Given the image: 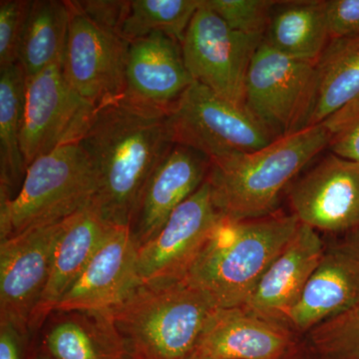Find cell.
<instances>
[{
  "mask_svg": "<svg viewBox=\"0 0 359 359\" xmlns=\"http://www.w3.org/2000/svg\"><path fill=\"white\" fill-rule=\"evenodd\" d=\"M78 144L95 174L92 205L111 226H130L149 177L175 145L168 115L108 103L97 108Z\"/></svg>",
  "mask_w": 359,
  "mask_h": 359,
  "instance_id": "obj_1",
  "label": "cell"
},
{
  "mask_svg": "<svg viewBox=\"0 0 359 359\" xmlns=\"http://www.w3.org/2000/svg\"><path fill=\"white\" fill-rule=\"evenodd\" d=\"M321 124L280 137L252 153L210 161L207 182L212 202L224 218L243 221L278 212L285 189L330 145Z\"/></svg>",
  "mask_w": 359,
  "mask_h": 359,
  "instance_id": "obj_2",
  "label": "cell"
},
{
  "mask_svg": "<svg viewBox=\"0 0 359 359\" xmlns=\"http://www.w3.org/2000/svg\"><path fill=\"white\" fill-rule=\"evenodd\" d=\"M299 224L280 211L243 221L222 217L185 278L217 308H244Z\"/></svg>",
  "mask_w": 359,
  "mask_h": 359,
  "instance_id": "obj_3",
  "label": "cell"
},
{
  "mask_svg": "<svg viewBox=\"0 0 359 359\" xmlns=\"http://www.w3.org/2000/svg\"><path fill=\"white\" fill-rule=\"evenodd\" d=\"M217 309L180 278L141 283L108 311L134 359H187Z\"/></svg>",
  "mask_w": 359,
  "mask_h": 359,
  "instance_id": "obj_4",
  "label": "cell"
},
{
  "mask_svg": "<svg viewBox=\"0 0 359 359\" xmlns=\"http://www.w3.org/2000/svg\"><path fill=\"white\" fill-rule=\"evenodd\" d=\"M96 191L93 168L79 144L42 156L28 166L18 195L0 201V242L72 216L92 204Z\"/></svg>",
  "mask_w": 359,
  "mask_h": 359,
  "instance_id": "obj_5",
  "label": "cell"
},
{
  "mask_svg": "<svg viewBox=\"0 0 359 359\" xmlns=\"http://www.w3.org/2000/svg\"><path fill=\"white\" fill-rule=\"evenodd\" d=\"M168 125L174 144L192 148L210 161L255 152L278 138L247 108L196 81L168 114Z\"/></svg>",
  "mask_w": 359,
  "mask_h": 359,
  "instance_id": "obj_6",
  "label": "cell"
},
{
  "mask_svg": "<svg viewBox=\"0 0 359 359\" xmlns=\"http://www.w3.org/2000/svg\"><path fill=\"white\" fill-rule=\"evenodd\" d=\"M316 65L283 55L264 39L245 80V105L276 137L306 127L313 108Z\"/></svg>",
  "mask_w": 359,
  "mask_h": 359,
  "instance_id": "obj_7",
  "label": "cell"
},
{
  "mask_svg": "<svg viewBox=\"0 0 359 359\" xmlns=\"http://www.w3.org/2000/svg\"><path fill=\"white\" fill-rule=\"evenodd\" d=\"M264 39L231 29L202 0L182 42V53L194 81L224 100L245 107L248 71Z\"/></svg>",
  "mask_w": 359,
  "mask_h": 359,
  "instance_id": "obj_8",
  "label": "cell"
},
{
  "mask_svg": "<svg viewBox=\"0 0 359 359\" xmlns=\"http://www.w3.org/2000/svg\"><path fill=\"white\" fill-rule=\"evenodd\" d=\"M96 110L71 87L62 63L27 78L21 132L26 166L56 149L78 143Z\"/></svg>",
  "mask_w": 359,
  "mask_h": 359,
  "instance_id": "obj_9",
  "label": "cell"
},
{
  "mask_svg": "<svg viewBox=\"0 0 359 359\" xmlns=\"http://www.w3.org/2000/svg\"><path fill=\"white\" fill-rule=\"evenodd\" d=\"M63 71L71 87L96 108L122 98L129 42L85 16L69 0Z\"/></svg>",
  "mask_w": 359,
  "mask_h": 359,
  "instance_id": "obj_10",
  "label": "cell"
},
{
  "mask_svg": "<svg viewBox=\"0 0 359 359\" xmlns=\"http://www.w3.org/2000/svg\"><path fill=\"white\" fill-rule=\"evenodd\" d=\"M63 221L34 226L0 242V321L13 323L28 337L48 283Z\"/></svg>",
  "mask_w": 359,
  "mask_h": 359,
  "instance_id": "obj_11",
  "label": "cell"
},
{
  "mask_svg": "<svg viewBox=\"0 0 359 359\" xmlns=\"http://www.w3.org/2000/svg\"><path fill=\"white\" fill-rule=\"evenodd\" d=\"M222 217L205 180L197 192L172 212L154 237L139 247L141 283L185 278Z\"/></svg>",
  "mask_w": 359,
  "mask_h": 359,
  "instance_id": "obj_12",
  "label": "cell"
},
{
  "mask_svg": "<svg viewBox=\"0 0 359 359\" xmlns=\"http://www.w3.org/2000/svg\"><path fill=\"white\" fill-rule=\"evenodd\" d=\"M292 214L318 231L359 230V164L330 153L289 188Z\"/></svg>",
  "mask_w": 359,
  "mask_h": 359,
  "instance_id": "obj_13",
  "label": "cell"
},
{
  "mask_svg": "<svg viewBox=\"0 0 359 359\" xmlns=\"http://www.w3.org/2000/svg\"><path fill=\"white\" fill-rule=\"evenodd\" d=\"M194 82L181 44L163 33H154L130 42L120 100L168 115Z\"/></svg>",
  "mask_w": 359,
  "mask_h": 359,
  "instance_id": "obj_14",
  "label": "cell"
},
{
  "mask_svg": "<svg viewBox=\"0 0 359 359\" xmlns=\"http://www.w3.org/2000/svg\"><path fill=\"white\" fill-rule=\"evenodd\" d=\"M359 306V230L325 245L318 269L285 325L308 332L318 323Z\"/></svg>",
  "mask_w": 359,
  "mask_h": 359,
  "instance_id": "obj_15",
  "label": "cell"
},
{
  "mask_svg": "<svg viewBox=\"0 0 359 359\" xmlns=\"http://www.w3.org/2000/svg\"><path fill=\"white\" fill-rule=\"evenodd\" d=\"M138 250L130 226H112L54 311H107L121 302L141 283Z\"/></svg>",
  "mask_w": 359,
  "mask_h": 359,
  "instance_id": "obj_16",
  "label": "cell"
},
{
  "mask_svg": "<svg viewBox=\"0 0 359 359\" xmlns=\"http://www.w3.org/2000/svg\"><path fill=\"white\" fill-rule=\"evenodd\" d=\"M210 160L202 153L177 145L163 157L144 186L130 229L138 247L163 228L172 212L207 180Z\"/></svg>",
  "mask_w": 359,
  "mask_h": 359,
  "instance_id": "obj_17",
  "label": "cell"
},
{
  "mask_svg": "<svg viewBox=\"0 0 359 359\" xmlns=\"http://www.w3.org/2000/svg\"><path fill=\"white\" fill-rule=\"evenodd\" d=\"M292 346L287 325L245 308L217 309L187 359H280Z\"/></svg>",
  "mask_w": 359,
  "mask_h": 359,
  "instance_id": "obj_18",
  "label": "cell"
},
{
  "mask_svg": "<svg viewBox=\"0 0 359 359\" xmlns=\"http://www.w3.org/2000/svg\"><path fill=\"white\" fill-rule=\"evenodd\" d=\"M325 249L318 231L299 224L289 243L264 271L244 308L266 320L285 325L290 311L302 299L318 269Z\"/></svg>",
  "mask_w": 359,
  "mask_h": 359,
  "instance_id": "obj_19",
  "label": "cell"
},
{
  "mask_svg": "<svg viewBox=\"0 0 359 359\" xmlns=\"http://www.w3.org/2000/svg\"><path fill=\"white\" fill-rule=\"evenodd\" d=\"M112 226L104 221L92 204L65 219L54 250L46 289L30 321V332L43 327Z\"/></svg>",
  "mask_w": 359,
  "mask_h": 359,
  "instance_id": "obj_20",
  "label": "cell"
},
{
  "mask_svg": "<svg viewBox=\"0 0 359 359\" xmlns=\"http://www.w3.org/2000/svg\"><path fill=\"white\" fill-rule=\"evenodd\" d=\"M40 353L52 359H134L109 311H54Z\"/></svg>",
  "mask_w": 359,
  "mask_h": 359,
  "instance_id": "obj_21",
  "label": "cell"
},
{
  "mask_svg": "<svg viewBox=\"0 0 359 359\" xmlns=\"http://www.w3.org/2000/svg\"><path fill=\"white\" fill-rule=\"evenodd\" d=\"M264 40L283 55L316 65L330 42L327 1L278 2Z\"/></svg>",
  "mask_w": 359,
  "mask_h": 359,
  "instance_id": "obj_22",
  "label": "cell"
},
{
  "mask_svg": "<svg viewBox=\"0 0 359 359\" xmlns=\"http://www.w3.org/2000/svg\"><path fill=\"white\" fill-rule=\"evenodd\" d=\"M358 99L359 34L330 39L316 62V94L306 127L320 124Z\"/></svg>",
  "mask_w": 359,
  "mask_h": 359,
  "instance_id": "obj_23",
  "label": "cell"
},
{
  "mask_svg": "<svg viewBox=\"0 0 359 359\" xmlns=\"http://www.w3.org/2000/svg\"><path fill=\"white\" fill-rule=\"evenodd\" d=\"M70 18L69 1L30 2L18 54V65L26 79L55 63H63Z\"/></svg>",
  "mask_w": 359,
  "mask_h": 359,
  "instance_id": "obj_24",
  "label": "cell"
},
{
  "mask_svg": "<svg viewBox=\"0 0 359 359\" xmlns=\"http://www.w3.org/2000/svg\"><path fill=\"white\" fill-rule=\"evenodd\" d=\"M25 83L18 63L0 70V201L18 195L27 171L21 149Z\"/></svg>",
  "mask_w": 359,
  "mask_h": 359,
  "instance_id": "obj_25",
  "label": "cell"
},
{
  "mask_svg": "<svg viewBox=\"0 0 359 359\" xmlns=\"http://www.w3.org/2000/svg\"><path fill=\"white\" fill-rule=\"evenodd\" d=\"M202 0H132L122 26L127 42L163 33L182 44Z\"/></svg>",
  "mask_w": 359,
  "mask_h": 359,
  "instance_id": "obj_26",
  "label": "cell"
},
{
  "mask_svg": "<svg viewBox=\"0 0 359 359\" xmlns=\"http://www.w3.org/2000/svg\"><path fill=\"white\" fill-rule=\"evenodd\" d=\"M306 334L332 359H359V306L318 323Z\"/></svg>",
  "mask_w": 359,
  "mask_h": 359,
  "instance_id": "obj_27",
  "label": "cell"
},
{
  "mask_svg": "<svg viewBox=\"0 0 359 359\" xmlns=\"http://www.w3.org/2000/svg\"><path fill=\"white\" fill-rule=\"evenodd\" d=\"M278 1L271 0H205V4L231 29L264 36Z\"/></svg>",
  "mask_w": 359,
  "mask_h": 359,
  "instance_id": "obj_28",
  "label": "cell"
},
{
  "mask_svg": "<svg viewBox=\"0 0 359 359\" xmlns=\"http://www.w3.org/2000/svg\"><path fill=\"white\" fill-rule=\"evenodd\" d=\"M32 0L0 1V70L18 65Z\"/></svg>",
  "mask_w": 359,
  "mask_h": 359,
  "instance_id": "obj_29",
  "label": "cell"
},
{
  "mask_svg": "<svg viewBox=\"0 0 359 359\" xmlns=\"http://www.w3.org/2000/svg\"><path fill=\"white\" fill-rule=\"evenodd\" d=\"M323 124L332 134L328 145L330 153L359 164V99L337 111Z\"/></svg>",
  "mask_w": 359,
  "mask_h": 359,
  "instance_id": "obj_30",
  "label": "cell"
},
{
  "mask_svg": "<svg viewBox=\"0 0 359 359\" xmlns=\"http://www.w3.org/2000/svg\"><path fill=\"white\" fill-rule=\"evenodd\" d=\"M77 8L99 27L122 37V26L130 1L123 0H73Z\"/></svg>",
  "mask_w": 359,
  "mask_h": 359,
  "instance_id": "obj_31",
  "label": "cell"
},
{
  "mask_svg": "<svg viewBox=\"0 0 359 359\" xmlns=\"http://www.w3.org/2000/svg\"><path fill=\"white\" fill-rule=\"evenodd\" d=\"M327 22L330 39L359 34V0L327 1Z\"/></svg>",
  "mask_w": 359,
  "mask_h": 359,
  "instance_id": "obj_32",
  "label": "cell"
},
{
  "mask_svg": "<svg viewBox=\"0 0 359 359\" xmlns=\"http://www.w3.org/2000/svg\"><path fill=\"white\" fill-rule=\"evenodd\" d=\"M28 335L13 323L0 321V359H25Z\"/></svg>",
  "mask_w": 359,
  "mask_h": 359,
  "instance_id": "obj_33",
  "label": "cell"
},
{
  "mask_svg": "<svg viewBox=\"0 0 359 359\" xmlns=\"http://www.w3.org/2000/svg\"><path fill=\"white\" fill-rule=\"evenodd\" d=\"M32 359H52L51 358H49V356L45 355V354L40 353H37L35 354L34 356H33Z\"/></svg>",
  "mask_w": 359,
  "mask_h": 359,
  "instance_id": "obj_34",
  "label": "cell"
}]
</instances>
